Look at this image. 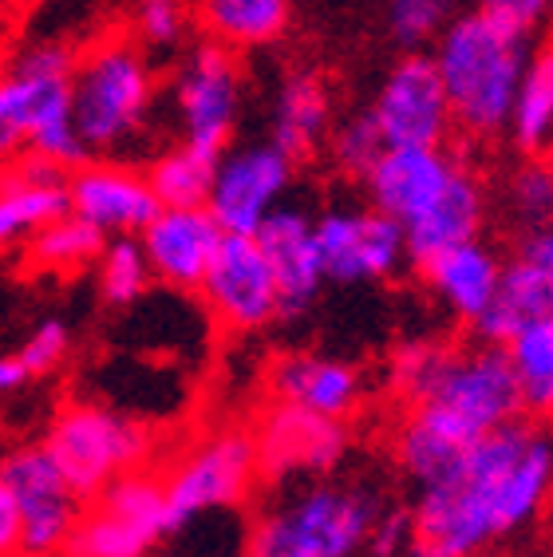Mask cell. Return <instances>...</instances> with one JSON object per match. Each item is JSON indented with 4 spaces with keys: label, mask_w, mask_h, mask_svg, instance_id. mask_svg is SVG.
I'll return each instance as SVG.
<instances>
[{
    "label": "cell",
    "mask_w": 553,
    "mask_h": 557,
    "mask_svg": "<svg viewBox=\"0 0 553 557\" xmlns=\"http://www.w3.org/2000/svg\"><path fill=\"white\" fill-rule=\"evenodd\" d=\"M502 352L511 360L521 416L553 419V317L521 324L518 333L502 344Z\"/></svg>",
    "instance_id": "obj_27"
},
{
    "label": "cell",
    "mask_w": 553,
    "mask_h": 557,
    "mask_svg": "<svg viewBox=\"0 0 553 557\" xmlns=\"http://www.w3.org/2000/svg\"><path fill=\"white\" fill-rule=\"evenodd\" d=\"M530 423H506L467 447L447 471L419 486L411 510V549L419 557H475L502 537V486L530 443Z\"/></svg>",
    "instance_id": "obj_2"
},
{
    "label": "cell",
    "mask_w": 553,
    "mask_h": 557,
    "mask_svg": "<svg viewBox=\"0 0 553 557\" xmlns=\"http://www.w3.org/2000/svg\"><path fill=\"white\" fill-rule=\"evenodd\" d=\"M67 352H72V329H67L64 321H56V317H48V321L36 324L33 333L24 336L21 348H16L21 364L28 368V375H33V380H40V375H52L56 368L67 360Z\"/></svg>",
    "instance_id": "obj_39"
},
{
    "label": "cell",
    "mask_w": 553,
    "mask_h": 557,
    "mask_svg": "<svg viewBox=\"0 0 553 557\" xmlns=\"http://www.w3.org/2000/svg\"><path fill=\"white\" fill-rule=\"evenodd\" d=\"M0 479L9 486L21 518V557H60L72 537L84 494L56 467L44 443H24L0 459Z\"/></svg>",
    "instance_id": "obj_10"
},
{
    "label": "cell",
    "mask_w": 553,
    "mask_h": 557,
    "mask_svg": "<svg viewBox=\"0 0 553 557\" xmlns=\"http://www.w3.org/2000/svg\"><path fill=\"white\" fill-rule=\"evenodd\" d=\"M411 557H419V554H411Z\"/></svg>",
    "instance_id": "obj_44"
},
{
    "label": "cell",
    "mask_w": 553,
    "mask_h": 557,
    "mask_svg": "<svg viewBox=\"0 0 553 557\" xmlns=\"http://www.w3.org/2000/svg\"><path fill=\"white\" fill-rule=\"evenodd\" d=\"M388 147H447L455 119L431 55L411 52L388 72L372 108Z\"/></svg>",
    "instance_id": "obj_15"
},
{
    "label": "cell",
    "mask_w": 553,
    "mask_h": 557,
    "mask_svg": "<svg viewBox=\"0 0 553 557\" xmlns=\"http://www.w3.org/2000/svg\"><path fill=\"white\" fill-rule=\"evenodd\" d=\"M159 479L174 534L191 530L194 522H206L210 515L234 510L254 494L257 479H261L254 435L237 428L213 431L182 450Z\"/></svg>",
    "instance_id": "obj_8"
},
{
    "label": "cell",
    "mask_w": 553,
    "mask_h": 557,
    "mask_svg": "<svg viewBox=\"0 0 553 557\" xmlns=\"http://www.w3.org/2000/svg\"><path fill=\"white\" fill-rule=\"evenodd\" d=\"M553 491V440L533 431L502 486V534L530 522Z\"/></svg>",
    "instance_id": "obj_30"
},
{
    "label": "cell",
    "mask_w": 553,
    "mask_h": 557,
    "mask_svg": "<svg viewBox=\"0 0 553 557\" xmlns=\"http://www.w3.org/2000/svg\"><path fill=\"white\" fill-rule=\"evenodd\" d=\"M191 28V9L186 0H138L135 16H131V40L147 52H167L186 36Z\"/></svg>",
    "instance_id": "obj_36"
},
{
    "label": "cell",
    "mask_w": 553,
    "mask_h": 557,
    "mask_svg": "<svg viewBox=\"0 0 553 557\" xmlns=\"http://www.w3.org/2000/svg\"><path fill=\"white\" fill-rule=\"evenodd\" d=\"M364 546L372 549L376 557H400L411 546V515L407 510H380Z\"/></svg>",
    "instance_id": "obj_40"
},
{
    "label": "cell",
    "mask_w": 553,
    "mask_h": 557,
    "mask_svg": "<svg viewBox=\"0 0 553 557\" xmlns=\"http://www.w3.org/2000/svg\"><path fill=\"white\" fill-rule=\"evenodd\" d=\"M0 557H21V518L4 479H0Z\"/></svg>",
    "instance_id": "obj_42"
},
{
    "label": "cell",
    "mask_w": 553,
    "mask_h": 557,
    "mask_svg": "<svg viewBox=\"0 0 553 557\" xmlns=\"http://www.w3.org/2000/svg\"><path fill=\"white\" fill-rule=\"evenodd\" d=\"M155 72L131 36H103L75 52L72 123L87 154H115L147 131Z\"/></svg>",
    "instance_id": "obj_5"
},
{
    "label": "cell",
    "mask_w": 553,
    "mask_h": 557,
    "mask_svg": "<svg viewBox=\"0 0 553 557\" xmlns=\"http://www.w3.org/2000/svg\"><path fill=\"white\" fill-rule=\"evenodd\" d=\"M312 234L324 281L336 285L383 281L407 261L404 225L372 206H332L312 218Z\"/></svg>",
    "instance_id": "obj_13"
},
{
    "label": "cell",
    "mask_w": 553,
    "mask_h": 557,
    "mask_svg": "<svg viewBox=\"0 0 553 557\" xmlns=\"http://www.w3.org/2000/svg\"><path fill=\"white\" fill-rule=\"evenodd\" d=\"M254 450H257V474L269 483H293V479H320L336 471L348 455V428L341 419H324L312 411L273 404L266 416L257 419Z\"/></svg>",
    "instance_id": "obj_14"
},
{
    "label": "cell",
    "mask_w": 553,
    "mask_h": 557,
    "mask_svg": "<svg viewBox=\"0 0 553 557\" xmlns=\"http://www.w3.org/2000/svg\"><path fill=\"white\" fill-rule=\"evenodd\" d=\"M447 21L451 0H392L388 4V28H392L395 44H404L411 52L423 48L427 40H435Z\"/></svg>",
    "instance_id": "obj_38"
},
{
    "label": "cell",
    "mask_w": 553,
    "mask_h": 557,
    "mask_svg": "<svg viewBox=\"0 0 553 557\" xmlns=\"http://www.w3.org/2000/svg\"><path fill=\"white\" fill-rule=\"evenodd\" d=\"M293 183V159L281 154L273 143L225 147L213 162L206 210L222 234H257V225L285 202Z\"/></svg>",
    "instance_id": "obj_12"
},
{
    "label": "cell",
    "mask_w": 553,
    "mask_h": 557,
    "mask_svg": "<svg viewBox=\"0 0 553 557\" xmlns=\"http://www.w3.org/2000/svg\"><path fill=\"white\" fill-rule=\"evenodd\" d=\"M67 214L64 171L40 159H16L0 166V253L28 246L44 225Z\"/></svg>",
    "instance_id": "obj_23"
},
{
    "label": "cell",
    "mask_w": 553,
    "mask_h": 557,
    "mask_svg": "<svg viewBox=\"0 0 553 557\" xmlns=\"http://www.w3.org/2000/svg\"><path fill=\"white\" fill-rule=\"evenodd\" d=\"M376 515L380 498L368 486L309 483L257 518L249 557H356Z\"/></svg>",
    "instance_id": "obj_6"
},
{
    "label": "cell",
    "mask_w": 553,
    "mask_h": 557,
    "mask_svg": "<svg viewBox=\"0 0 553 557\" xmlns=\"http://www.w3.org/2000/svg\"><path fill=\"white\" fill-rule=\"evenodd\" d=\"M511 210L526 230L553 222V162L530 159L511 178Z\"/></svg>",
    "instance_id": "obj_37"
},
{
    "label": "cell",
    "mask_w": 553,
    "mask_h": 557,
    "mask_svg": "<svg viewBox=\"0 0 553 557\" xmlns=\"http://www.w3.org/2000/svg\"><path fill=\"white\" fill-rule=\"evenodd\" d=\"M451 352L455 348H447V344L439 341H407L395 348L392 356V387L400 392V396H407L411 404H419V399L435 387V380L443 375V368H447Z\"/></svg>",
    "instance_id": "obj_34"
},
{
    "label": "cell",
    "mask_w": 553,
    "mask_h": 557,
    "mask_svg": "<svg viewBox=\"0 0 553 557\" xmlns=\"http://www.w3.org/2000/svg\"><path fill=\"white\" fill-rule=\"evenodd\" d=\"M419 273H423L427 289L435 293L458 321L475 324L499 293L502 261L494 249L475 237V242H463V246L439 253L435 261H427Z\"/></svg>",
    "instance_id": "obj_25"
},
{
    "label": "cell",
    "mask_w": 553,
    "mask_h": 557,
    "mask_svg": "<svg viewBox=\"0 0 553 557\" xmlns=\"http://www.w3.org/2000/svg\"><path fill=\"white\" fill-rule=\"evenodd\" d=\"M67 214L96 225L103 237H138V230L159 214L147 171L111 159H84L64 174Z\"/></svg>",
    "instance_id": "obj_18"
},
{
    "label": "cell",
    "mask_w": 553,
    "mask_h": 557,
    "mask_svg": "<svg viewBox=\"0 0 553 557\" xmlns=\"http://www.w3.org/2000/svg\"><path fill=\"white\" fill-rule=\"evenodd\" d=\"M96 285H99V297L111 309H131V305H138V300L147 297L155 277H150V265L143 258L138 237H107L103 253L96 261Z\"/></svg>",
    "instance_id": "obj_33"
},
{
    "label": "cell",
    "mask_w": 553,
    "mask_h": 557,
    "mask_svg": "<svg viewBox=\"0 0 553 557\" xmlns=\"http://www.w3.org/2000/svg\"><path fill=\"white\" fill-rule=\"evenodd\" d=\"M213 162L218 159L191 147H174L167 154H159L147 171V183L155 190V198H159V206H206Z\"/></svg>",
    "instance_id": "obj_32"
},
{
    "label": "cell",
    "mask_w": 553,
    "mask_h": 557,
    "mask_svg": "<svg viewBox=\"0 0 553 557\" xmlns=\"http://www.w3.org/2000/svg\"><path fill=\"white\" fill-rule=\"evenodd\" d=\"M293 0H202V28L222 48H266L285 36Z\"/></svg>",
    "instance_id": "obj_28"
},
{
    "label": "cell",
    "mask_w": 553,
    "mask_h": 557,
    "mask_svg": "<svg viewBox=\"0 0 553 557\" xmlns=\"http://www.w3.org/2000/svg\"><path fill=\"white\" fill-rule=\"evenodd\" d=\"M174 537L159 471H131L84 498L60 557H150Z\"/></svg>",
    "instance_id": "obj_9"
},
{
    "label": "cell",
    "mask_w": 553,
    "mask_h": 557,
    "mask_svg": "<svg viewBox=\"0 0 553 557\" xmlns=\"http://www.w3.org/2000/svg\"><path fill=\"white\" fill-rule=\"evenodd\" d=\"M222 237V225L213 222L206 206H159V214L138 230V246L159 285L198 293Z\"/></svg>",
    "instance_id": "obj_19"
},
{
    "label": "cell",
    "mask_w": 553,
    "mask_h": 557,
    "mask_svg": "<svg viewBox=\"0 0 553 557\" xmlns=\"http://www.w3.org/2000/svg\"><path fill=\"white\" fill-rule=\"evenodd\" d=\"M72 64L67 44L40 40L0 67V166L28 154L67 174L87 159L72 123Z\"/></svg>",
    "instance_id": "obj_4"
},
{
    "label": "cell",
    "mask_w": 553,
    "mask_h": 557,
    "mask_svg": "<svg viewBox=\"0 0 553 557\" xmlns=\"http://www.w3.org/2000/svg\"><path fill=\"white\" fill-rule=\"evenodd\" d=\"M482 218H487V194H482L479 174L463 162L455 183L447 186V194L419 222L404 225L407 261L415 269H423L439 253H447V249L463 246V242H475L482 230Z\"/></svg>",
    "instance_id": "obj_24"
},
{
    "label": "cell",
    "mask_w": 553,
    "mask_h": 557,
    "mask_svg": "<svg viewBox=\"0 0 553 557\" xmlns=\"http://www.w3.org/2000/svg\"><path fill=\"white\" fill-rule=\"evenodd\" d=\"M103 246L107 237L99 234L96 225H87L84 218L75 214H64L44 225L40 234L24 246V258L40 273H79V269L96 265Z\"/></svg>",
    "instance_id": "obj_31"
},
{
    "label": "cell",
    "mask_w": 553,
    "mask_h": 557,
    "mask_svg": "<svg viewBox=\"0 0 553 557\" xmlns=\"http://www.w3.org/2000/svg\"><path fill=\"white\" fill-rule=\"evenodd\" d=\"M521 419L518 387L511 360L499 344H479L467 352H451L447 368L395 435L400 467L423 486L447 471L451 462L490 431Z\"/></svg>",
    "instance_id": "obj_1"
},
{
    "label": "cell",
    "mask_w": 553,
    "mask_h": 557,
    "mask_svg": "<svg viewBox=\"0 0 553 557\" xmlns=\"http://www.w3.org/2000/svg\"><path fill=\"white\" fill-rule=\"evenodd\" d=\"M174 111H179L182 147L218 159L237 131L242 115V72L230 48L198 44L186 52L174 75Z\"/></svg>",
    "instance_id": "obj_11"
},
{
    "label": "cell",
    "mask_w": 553,
    "mask_h": 557,
    "mask_svg": "<svg viewBox=\"0 0 553 557\" xmlns=\"http://www.w3.org/2000/svg\"><path fill=\"white\" fill-rule=\"evenodd\" d=\"M269 392L276 404L312 411L324 419H348L364 399V375L348 360L320 352H288L269 368Z\"/></svg>",
    "instance_id": "obj_22"
},
{
    "label": "cell",
    "mask_w": 553,
    "mask_h": 557,
    "mask_svg": "<svg viewBox=\"0 0 553 557\" xmlns=\"http://www.w3.org/2000/svg\"><path fill=\"white\" fill-rule=\"evenodd\" d=\"M257 249L266 253L269 273L276 281V300H281V317H300L309 312L324 285V269H320L317 234H312V214L300 206H276L266 222L249 234Z\"/></svg>",
    "instance_id": "obj_21"
},
{
    "label": "cell",
    "mask_w": 553,
    "mask_h": 557,
    "mask_svg": "<svg viewBox=\"0 0 553 557\" xmlns=\"http://www.w3.org/2000/svg\"><path fill=\"white\" fill-rule=\"evenodd\" d=\"M538 317H553V222L533 225L518 237L514 258L502 261L499 293L470 329L482 344L502 348L521 324Z\"/></svg>",
    "instance_id": "obj_17"
},
{
    "label": "cell",
    "mask_w": 553,
    "mask_h": 557,
    "mask_svg": "<svg viewBox=\"0 0 553 557\" xmlns=\"http://www.w3.org/2000/svg\"><path fill=\"white\" fill-rule=\"evenodd\" d=\"M479 9L490 12L494 21L518 28V33H533L550 16L553 0H479Z\"/></svg>",
    "instance_id": "obj_41"
},
{
    "label": "cell",
    "mask_w": 553,
    "mask_h": 557,
    "mask_svg": "<svg viewBox=\"0 0 553 557\" xmlns=\"http://www.w3.org/2000/svg\"><path fill=\"white\" fill-rule=\"evenodd\" d=\"M506 131L514 135L526 154H542L553 143V44L530 52V64L521 72L518 96H514L511 123Z\"/></svg>",
    "instance_id": "obj_29"
},
{
    "label": "cell",
    "mask_w": 553,
    "mask_h": 557,
    "mask_svg": "<svg viewBox=\"0 0 553 557\" xmlns=\"http://www.w3.org/2000/svg\"><path fill=\"white\" fill-rule=\"evenodd\" d=\"M550 150H553V143H550Z\"/></svg>",
    "instance_id": "obj_45"
},
{
    "label": "cell",
    "mask_w": 553,
    "mask_h": 557,
    "mask_svg": "<svg viewBox=\"0 0 553 557\" xmlns=\"http://www.w3.org/2000/svg\"><path fill=\"white\" fill-rule=\"evenodd\" d=\"M44 447L67 483L84 498H91L123 474L147 471L159 440L150 435L147 423H138L127 411L107 408L99 399H72L48 423Z\"/></svg>",
    "instance_id": "obj_7"
},
{
    "label": "cell",
    "mask_w": 553,
    "mask_h": 557,
    "mask_svg": "<svg viewBox=\"0 0 553 557\" xmlns=\"http://www.w3.org/2000/svg\"><path fill=\"white\" fill-rule=\"evenodd\" d=\"M463 162L447 147H388L372 171L364 174L368 206L392 222L411 225L447 194Z\"/></svg>",
    "instance_id": "obj_20"
},
{
    "label": "cell",
    "mask_w": 553,
    "mask_h": 557,
    "mask_svg": "<svg viewBox=\"0 0 553 557\" xmlns=\"http://www.w3.org/2000/svg\"><path fill=\"white\" fill-rule=\"evenodd\" d=\"M28 384H33V375L21 364V356L0 352V396H12V392H21V387H28Z\"/></svg>",
    "instance_id": "obj_43"
},
{
    "label": "cell",
    "mask_w": 553,
    "mask_h": 557,
    "mask_svg": "<svg viewBox=\"0 0 553 557\" xmlns=\"http://www.w3.org/2000/svg\"><path fill=\"white\" fill-rule=\"evenodd\" d=\"M198 297L206 300L213 321L230 333H257L281 317L276 281L269 273L266 253L245 234L222 237L202 285H198Z\"/></svg>",
    "instance_id": "obj_16"
},
{
    "label": "cell",
    "mask_w": 553,
    "mask_h": 557,
    "mask_svg": "<svg viewBox=\"0 0 553 557\" xmlns=\"http://www.w3.org/2000/svg\"><path fill=\"white\" fill-rule=\"evenodd\" d=\"M530 52V33H518L482 9L443 24L431 64L447 91L458 131H467L470 139H499L511 123Z\"/></svg>",
    "instance_id": "obj_3"
},
{
    "label": "cell",
    "mask_w": 553,
    "mask_h": 557,
    "mask_svg": "<svg viewBox=\"0 0 553 557\" xmlns=\"http://www.w3.org/2000/svg\"><path fill=\"white\" fill-rule=\"evenodd\" d=\"M332 131V99L317 72H293L281 79L273 99L269 143L288 159H309Z\"/></svg>",
    "instance_id": "obj_26"
},
{
    "label": "cell",
    "mask_w": 553,
    "mask_h": 557,
    "mask_svg": "<svg viewBox=\"0 0 553 557\" xmlns=\"http://www.w3.org/2000/svg\"><path fill=\"white\" fill-rule=\"evenodd\" d=\"M329 135H332L329 139L332 143V162H336L344 174H352V178H364V174L380 162L383 150H388L380 127H376L372 111H360V115L344 119L341 127L329 131Z\"/></svg>",
    "instance_id": "obj_35"
}]
</instances>
